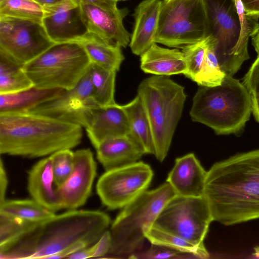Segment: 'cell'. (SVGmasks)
Masks as SVG:
<instances>
[{"label": "cell", "mask_w": 259, "mask_h": 259, "mask_svg": "<svg viewBox=\"0 0 259 259\" xmlns=\"http://www.w3.org/2000/svg\"><path fill=\"white\" fill-rule=\"evenodd\" d=\"M203 197L213 221L226 226L259 219V149L214 163Z\"/></svg>", "instance_id": "cell-1"}, {"label": "cell", "mask_w": 259, "mask_h": 259, "mask_svg": "<svg viewBox=\"0 0 259 259\" xmlns=\"http://www.w3.org/2000/svg\"><path fill=\"white\" fill-rule=\"evenodd\" d=\"M111 223L104 212L69 210L37 223L18 238L0 247L1 259H49L78 242L96 243Z\"/></svg>", "instance_id": "cell-2"}, {"label": "cell", "mask_w": 259, "mask_h": 259, "mask_svg": "<svg viewBox=\"0 0 259 259\" xmlns=\"http://www.w3.org/2000/svg\"><path fill=\"white\" fill-rule=\"evenodd\" d=\"M82 127L29 112L0 113V153L29 158L51 155L78 146Z\"/></svg>", "instance_id": "cell-3"}, {"label": "cell", "mask_w": 259, "mask_h": 259, "mask_svg": "<svg viewBox=\"0 0 259 259\" xmlns=\"http://www.w3.org/2000/svg\"><path fill=\"white\" fill-rule=\"evenodd\" d=\"M252 112L251 95L242 83L226 75L220 85L201 86L193 97L190 115L193 121L217 135L237 134Z\"/></svg>", "instance_id": "cell-4"}, {"label": "cell", "mask_w": 259, "mask_h": 259, "mask_svg": "<svg viewBox=\"0 0 259 259\" xmlns=\"http://www.w3.org/2000/svg\"><path fill=\"white\" fill-rule=\"evenodd\" d=\"M137 91L150 123L154 155L162 162L183 110L186 99L184 88L167 76L154 75L141 81Z\"/></svg>", "instance_id": "cell-5"}, {"label": "cell", "mask_w": 259, "mask_h": 259, "mask_svg": "<svg viewBox=\"0 0 259 259\" xmlns=\"http://www.w3.org/2000/svg\"><path fill=\"white\" fill-rule=\"evenodd\" d=\"M176 195L166 182L144 191L123 207L111 225L112 242L107 254L114 257L131 255L141 249L146 230L153 225L163 207Z\"/></svg>", "instance_id": "cell-6"}, {"label": "cell", "mask_w": 259, "mask_h": 259, "mask_svg": "<svg viewBox=\"0 0 259 259\" xmlns=\"http://www.w3.org/2000/svg\"><path fill=\"white\" fill-rule=\"evenodd\" d=\"M91 64L79 42L68 41L55 43L23 69L37 88L67 91L76 85Z\"/></svg>", "instance_id": "cell-7"}, {"label": "cell", "mask_w": 259, "mask_h": 259, "mask_svg": "<svg viewBox=\"0 0 259 259\" xmlns=\"http://www.w3.org/2000/svg\"><path fill=\"white\" fill-rule=\"evenodd\" d=\"M211 34L205 0L161 1L155 43L183 49Z\"/></svg>", "instance_id": "cell-8"}, {"label": "cell", "mask_w": 259, "mask_h": 259, "mask_svg": "<svg viewBox=\"0 0 259 259\" xmlns=\"http://www.w3.org/2000/svg\"><path fill=\"white\" fill-rule=\"evenodd\" d=\"M213 221L203 196L176 195L163 207L153 226L206 250L204 240Z\"/></svg>", "instance_id": "cell-9"}, {"label": "cell", "mask_w": 259, "mask_h": 259, "mask_svg": "<svg viewBox=\"0 0 259 259\" xmlns=\"http://www.w3.org/2000/svg\"><path fill=\"white\" fill-rule=\"evenodd\" d=\"M153 175L142 161L106 171L97 183V194L108 209L123 208L147 190Z\"/></svg>", "instance_id": "cell-10"}, {"label": "cell", "mask_w": 259, "mask_h": 259, "mask_svg": "<svg viewBox=\"0 0 259 259\" xmlns=\"http://www.w3.org/2000/svg\"><path fill=\"white\" fill-rule=\"evenodd\" d=\"M55 43L42 22L0 16V50L25 65Z\"/></svg>", "instance_id": "cell-11"}, {"label": "cell", "mask_w": 259, "mask_h": 259, "mask_svg": "<svg viewBox=\"0 0 259 259\" xmlns=\"http://www.w3.org/2000/svg\"><path fill=\"white\" fill-rule=\"evenodd\" d=\"M215 40V52L220 67L226 75L233 76L240 69L235 56L240 24L230 7L218 0H205Z\"/></svg>", "instance_id": "cell-12"}, {"label": "cell", "mask_w": 259, "mask_h": 259, "mask_svg": "<svg viewBox=\"0 0 259 259\" xmlns=\"http://www.w3.org/2000/svg\"><path fill=\"white\" fill-rule=\"evenodd\" d=\"M96 105L89 69L73 88L26 112L75 123L85 128L91 110Z\"/></svg>", "instance_id": "cell-13"}, {"label": "cell", "mask_w": 259, "mask_h": 259, "mask_svg": "<svg viewBox=\"0 0 259 259\" xmlns=\"http://www.w3.org/2000/svg\"><path fill=\"white\" fill-rule=\"evenodd\" d=\"M43 10L42 24L55 43L77 41L89 32L80 4L74 0H62Z\"/></svg>", "instance_id": "cell-14"}, {"label": "cell", "mask_w": 259, "mask_h": 259, "mask_svg": "<svg viewBox=\"0 0 259 259\" xmlns=\"http://www.w3.org/2000/svg\"><path fill=\"white\" fill-rule=\"evenodd\" d=\"M97 174V165L90 149L74 152V164L71 173L59 187L63 208L76 209L90 197Z\"/></svg>", "instance_id": "cell-15"}, {"label": "cell", "mask_w": 259, "mask_h": 259, "mask_svg": "<svg viewBox=\"0 0 259 259\" xmlns=\"http://www.w3.org/2000/svg\"><path fill=\"white\" fill-rule=\"evenodd\" d=\"M87 136L95 148L108 139L130 133L127 115L122 106L117 104L96 105L91 110L85 127Z\"/></svg>", "instance_id": "cell-16"}, {"label": "cell", "mask_w": 259, "mask_h": 259, "mask_svg": "<svg viewBox=\"0 0 259 259\" xmlns=\"http://www.w3.org/2000/svg\"><path fill=\"white\" fill-rule=\"evenodd\" d=\"M80 6L89 31L121 48L128 45L130 36L123 23V19L128 13L127 9L112 12L92 5L81 4Z\"/></svg>", "instance_id": "cell-17"}, {"label": "cell", "mask_w": 259, "mask_h": 259, "mask_svg": "<svg viewBox=\"0 0 259 259\" xmlns=\"http://www.w3.org/2000/svg\"><path fill=\"white\" fill-rule=\"evenodd\" d=\"M27 188L32 199L48 210L55 212L63 208L59 187L52 169L51 157L43 158L28 171Z\"/></svg>", "instance_id": "cell-18"}, {"label": "cell", "mask_w": 259, "mask_h": 259, "mask_svg": "<svg viewBox=\"0 0 259 259\" xmlns=\"http://www.w3.org/2000/svg\"><path fill=\"white\" fill-rule=\"evenodd\" d=\"M207 172L194 153L177 158L168 173L166 182L169 184L176 195L202 197Z\"/></svg>", "instance_id": "cell-19"}, {"label": "cell", "mask_w": 259, "mask_h": 259, "mask_svg": "<svg viewBox=\"0 0 259 259\" xmlns=\"http://www.w3.org/2000/svg\"><path fill=\"white\" fill-rule=\"evenodd\" d=\"M161 4L160 0H143L135 9L130 42L134 54L141 56L155 43Z\"/></svg>", "instance_id": "cell-20"}, {"label": "cell", "mask_w": 259, "mask_h": 259, "mask_svg": "<svg viewBox=\"0 0 259 259\" xmlns=\"http://www.w3.org/2000/svg\"><path fill=\"white\" fill-rule=\"evenodd\" d=\"M95 149L97 158L106 171L135 163L145 154L130 134L104 141Z\"/></svg>", "instance_id": "cell-21"}, {"label": "cell", "mask_w": 259, "mask_h": 259, "mask_svg": "<svg viewBox=\"0 0 259 259\" xmlns=\"http://www.w3.org/2000/svg\"><path fill=\"white\" fill-rule=\"evenodd\" d=\"M140 56L141 68L145 73L167 76L184 74L186 70L183 53L177 49L164 48L155 43Z\"/></svg>", "instance_id": "cell-22"}, {"label": "cell", "mask_w": 259, "mask_h": 259, "mask_svg": "<svg viewBox=\"0 0 259 259\" xmlns=\"http://www.w3.org/2000/svg\"><path fill=\"white\" fill-rule=\"evenodd\" d=\"M83 47L92 64L118 71L124 60L121 47L89 31L79 40Z\"/></svg>", "instance_id": "cell-23"}, {"label": "cell", "mask_w": 259, "mask_h": 259, "mask_svg": "<svg viewBox=\"0 0 259 259\" xmlns=\"http://www.w3.org/2000/svg\"><path fill=\"white\" fill-rule=\"evenodd\" d=\"M65 91L61 89H42L33 86L17 92L0 94V113L27 111Z\"/></svg>", "instance_id": "cell-24"}, {"label": "cell", "mask_w": 259, "mask_h": 259, "mask_svg": "<svg viewBox=\"0 0 259 259\" xmlns=\"http://www.w3.org/2000/svg\"><path fill=\"white\" fill-rule=\"evenodd\" d=\"M128 120L130 133L142 146L145 154H155L150 123L138 95L130 102L122 105Z\"/></svg>", "instance_id": "cell-25"}, {"label": "cell", "mask_w": 259, "mask_h": 259, "mask_svg": "<svg viewBox=\"0 0 259 259\" xmlns=\"http://www.w3.org/2000/svg\"><path fill=\"white\" fill-rule=\"evenodd\" d=\"M24 65L0 50V94L19 92L33 87Z\"/></svg>", "instance_id": "cell-26"}, {"label": "cell", "mask_w": 259, "mask_h": 259, "mask_svg": "<svg viewBox=\"0 0 259 259\" xmlns=\"http://www.w3.org/2000/svg\"><path fill=\"white\" fill-rule=\"evenodd\" d=\"M0 213L32 222H42L56 214L33 199L6 200L0 204Z\"/></svg>", "instance_id": "cell-27"}, {"label": "cell", "mask_w": 259, "mask_h": 259, "mask_svg": "<svg viewBox=\"0 0 259 259\" xmlns=\"http://www.w3.org/2000/svg\"><path fill=\"white\" fill-rule=\"evenodd\" d=\"M90 72L96 104L100 106L116 104L114 92L116 72L92 64Z\"/></svg>", "instance_id": "cell-28"}, {"label": "cell", "mask_w": 259, "mask_h": 259, "mask_svg": "<svg viewBox=\"0 0 259 259\" xmlns=\"http://www.w3.org/2000/svg\"><path fill=\"white\" fill-rule=\"evenodd\" d=\"M215 40L211 34L208 36L205 59L194 81L202 87L220 85L225 76L221 69L215 52Z\"/></svg>", "instance_id": "cell-29"}, {"label": "cell", "mask_w": 259, "mask_h": 259, "mask_svg": "<svg viewBox=\"0 0 259 259\" xmlns=\"http://www.w3.org/2000/svg\"><path fill=\"white\" fill-rule=\"evenodd\" d=\"M151 244L160 245L179 251L194 254L198 258H208L207 250H202L190 242L175 235L166 232L153 226L145 232Z\"/></svg>", "instance_id": "cell-30"}, {"label": "cell", "mask_w": 259, "mask_h": 259, "mask_svg": "<svg viewBox=\"0 0 259 259\" xmlns=\"http://www.w3.org/2000/svg\"><path fill=\"white\" fill-rule=\"evenodd\" d=\"M43 7L33 0H0V16L42 22Z\"/></svg>", "instance_id": "cell-31"}, {"label": "cell", "mask_w": 259, "mask_h": 259, "mask_svg": "<svg viewBox=\"0 0 259 259\" xmlns=\"http://www.w3.org/2000/svg\"><path fill=\"white\" fill-rule=\"evenodd\" d=\"M232 1L240 24V34L235 49V56L238 63L241 66L242 63L249 58L247 51L248 41L249 37L252 36L254 32L257 25H253L251 23V20L253 19L246 15L241 0Z\"/></svg>", "instance_id": "cell-32"}, {"label": "cell", "mask_w": 259, "mask_h": 259, "mask_svg": "<svg viewBox=\"0 0 259 259\" xmlns=\"http://www.w3.org/2000/svg\"><path fill=\"white\" fill-rule=\"evenodd\" d=\"M37 223L0 213V247L14 241Z\"/></svg>", "instance_id": "cell-33"}, {"label": "cell", "mask_w": 259, "mask_h": 259, "mask_svg": "<svg viewBox=\"0 0 259 259\" xmlns=\"http://www.w3.org/2000/svg\"><path fill=\"white\" fill-rule=\"evenodd\" d=\"M208 36L198 42L183 48L182 50L186 64L184 74L194 81L202 66L208 43Z\"/></svg>", "instance_id": "cell-34"}, {"label": "cell", "mask_w": 259, "mask_h": 259, "mask_svg": "<svg viewBox=\"0 0 259 259\" xmlns=\"http://www.w3.org/2000/svg\"><path fill=\"white\" fill-rule=\"evenodd\" d=\"M50 156L55 180L60 187L72 172L74 164V152L71 149H64L58 151Z\"/></svg>", "instance_id": "cell-35"}, {"label": "cell", "mask_w": 259, "mask_h": 259, "mask_svg": "<svg viewBox=\"0 0 259 259\" xmlns=\"http://www.w3.org/2000/svg\"><path fill=\"white\" fill-rule=\"evenodd\" d=\"M128 258L133 259L198 258L193 254L154 244H151L150 247L145 251L135 252L131 254Z\"/></svg>", "instance_id": "cell-36"}, {"label": "cell", "mask_w": 259, "mask_h": 259, "mask_svg": "<svg viewBox=\"0 0 259 259\" xmlns=\"http://www.w3.org/2000/svg\"><path fill=\"white\" fill-rule=\"evenodd\" d=\"M242 83L251 97H259V56L245 74Z\"/></svg>", "instance_id": "cell-37"}, {"label": "cell", "mask_w": 259, "mask_h": 259, "mask_svg": "<svg viewBox=\"0 0 259 259\" xmlns=\"http://www.w3.org/2000/svg\"><path fill=\"white\" fill-rule=\"evenodd\" d=\"M112 238L110 231L106 230L99 240L94 244L95 251L93 257H103L107 255L111 246Z\"/></svg>", "instance_id": "cell-38"}, {"label": "cell", "mask_w": 259, "mask_h": 259, "mask_svg": "<svg viewBox=\"0 0 259 259\" xmlns=\"http://www.w3.org/2000/svg\"><path fill=\"white\" fill-rule=\"evenodd\" d=\"M80 4H89L98 6L107 11L116 12L119 10L117 2L114 0H74Z\"/></svg>", "instance_id": "cell-39"}, {"label": "cell", "mask_w": 259, "mask_h": 259, "mask_svg": "<svg viewBox=\"0 0 259 259\" xmlns=\"http://www.w3.org/2000/svg\"><path fill=\"white\" fill-rule=\"evenodd\" d=\"M241 1L247 16L254 19L259 18V0H241Z\"/></svg>", "instance_id": "cell-40"}, {"label": "cell", "mask_w": 259, "mask_h": 259, "mask_svg": "<svg viewBox=\"0 0 259 259\" xmlns=\"http://www.w3.org/2000/svg\"><path fill=\"white\" fill-rule=\"evenodd\" d=\"M8 186V177L1 159L0 161V204L6 200L5 198Z\"/></svg>", "instance_id": "cell-41"}, {"label": "cell", "mask_w": 259, "mask_h": 259, "mask_svg": "<svg viewBox=\"0 0 259 259\" xmlns=\"http://www.w3.org/2000/svg\"><path fill=\"white\" fill-rule=\"evenodd\" d=\"M89 246L84 242H78L65 248L61 252L51 256L49 259H58L67 257L70 254L83 248Z\"/></svg>", "instance_id": "cell-42"}, {"label": "cell", "mask_w": 259, "mask_h": 259, "mask_svg": "<svg viewBox=\"0 0 259 259\" xmlns=\"http://www.w3.org/2000/svg\"><path fill=\"white\" fill-rule=\"evenodd\" d=\"M94 244L83 248L73 253L67 257L70 259H85L94 257Z\"/></svg>", "instance_id": "cell-43"}, {"label": "cell", "mask_w": 259, "mask_h": 259, "mask_svg": "<svg viewBox=\"0 0 259 259\" xmlns=\"http://www.w3.org/2000/svg\"><path fill=\"white\" fill-rule=\"evenodd\" d=\"M251 105L254 117L259 122V97H251Z\"/></svg>", "instance_id": "cell-44"}, {"label": "cell", "mask_w": 259, "mask_h": 259, "mask_svg": "<svg viewBox=\"0 0 259 259\" xmlns=\"http://www.w3.org/2000/svg\"><path fill=\"white\" fill-rule=\"evenodd\" d=\"M251 36L252 45L257 54V56H259V23Z\"/></svg>", "instance_id": "cell-45"}, {"label": "cell", "mask_w": 259, "mask_h": 259, "mask_svg": "<svg viewBox=\"0 0 259 259\" xmlns=\"http://www.w3.org/2000/svg\"><path fill=\"white\" fill-rule=\"evenodd\" d=\"M41 7L51 6L57 4L62 0H33Z\"/></svg>", "instance_id": "cell-46"}, {"label": "cell", "mask_w": 259, "mask_h": 259, "mask_svg": "<svg viewBox=\"0 0 259 259\" xmlns=\"http://www.w3.org/2000/svg\"><path fill=\"white\" fill-rule=\"evenodd\" d=\"M253 254L255 256L259 257V246L254 247Z\"/></svg>", "instance_id": "cell-47"}, {"label": "cell", "mask_w": 259, "mask_h": 259, "mask_svg": "<svg viewBox=\"0 0 259 259\" xmlns=\"http://www.w3.org/2000/svg\"><path fill=\"white\" fill-rule=\"evenodd\" d=\"M114 1L118 2V1H120V0H114Z\"/></svg>", "instance_id": "cell-48"}, {"label": "cell", "mask_w": 259, "mask_h": 259, "mask_svg": "<svg viewBox=\"0 0 259 259\" xmlns=\"http://www.w3.org/2000/svg\"><path fill=\"white\" fill-rule=\"evenodd\" d=\"M120 1H125V0H120Z\"/></svg>", "instance_id": "cell-49"}]
</instances>
